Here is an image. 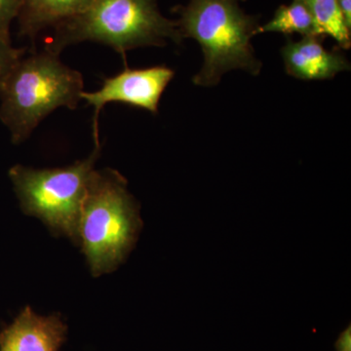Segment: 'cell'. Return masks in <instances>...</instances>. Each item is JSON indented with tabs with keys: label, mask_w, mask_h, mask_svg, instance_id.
Returning <instances> with one entry per match:
<instances>
[{
	"label": "cell",
	"mask_w": 351,
	"mask_h": 351,
	"mask_svg": "<svg viewBox=\"0 0 351 351\" xmlns=\"http://www.w3.org/2000/svg\"><path fill=\"white\" fill-rule=\"evenodd\" d=\"M117 171L93 170L78 221L82 244L94 276L117 269L137 242L143 228L140 206Z\"/></svg>",
	"instance_id": "obj_1"
},
{
	"label": "cell",
	"mask_w": 351,
	"mask_h": 351,
	"mask_svg": "<svg viewBox=\"0 0 351 351\" xmlns=\"http://www.w3.org/2000/svg\"><path fill=\"white\" fill-rule=\"evenodd\" d=\"M82 73L69 68L59 55L44 49L24 55L0 89V120L11 142L22 144L51 112L75 110L84 91Z\"/></svg>",
	"instance_id": "obj_2"
},
{
	"label": "cell",
	"mask_w": 351,
	"mask_h": 351,
	"mask_svg": "<svg viewBox=\"0 0 351 351\" xmlns=\"http://www.w3.org/2000/svg\"><path fill=\"white\" fill-rule=\"evenodd\" d=\"M44 49L60 55L75 44L94 41L110 46L126 61L138 47H163L182 38L176 21L164 17L156 0H94L86 10L53 27Z\"/></svg>",
	"instance_id": "obj_3"
},
{
	"label": "cell",
	"mask_w": 351,
	"mask_h": 351,
	"mask_svg": "<svg viewBox=\"0 0 351 351\" xmlns=\"http://www.w3.org/2000/svg\"><path fill=\"white\" fill-rule=\"evenodd\" d=\"M182 39L197 41L204 64L193 77L198 86L218 84L221 76L232 69H243L258 75L262 63L256 58L251 39L258 34V19L247 15L239 0H189L175 9Z\"/></svg>",
	"instance_id": "obj_4"
},
{
	"label": "cell",
	"mask_w": 351,
	"mask_h": 351,
	"mask_svg": "<svg viewBox=\"0 0 351 351\" xmlns=\"http://www.w3.org/2000/svg\"><path fill=\"white\" fill-rule=\"evenodd\" d=\"M101 154V145L83 160L54 169L13 166L9 170L23 211L36 217L52 232L77 242L78 221L88 180Z\"/></svg>",
	"instance_id": "obj_5"
},
{
	"label": "cell",
	"mask_w": 351,
	"mask_h": 351,
	"mask_svg": "<svg viewBox=\"0 0 351 351\" xmlns=\"http://www.w3.org/2000/svg\"><path fill=\"white\" fill-rule=\"evenodd\" d=\"M175 71L166 66L145 69L126 68L104 80L100 89L82 92V100L94 108L93 135L99 142L98 119L101 108L110 103H122L156 114L161 97L172 82Z\"/></svg>",
	"instance_id": "obj_6"
},
{
	"label": "cell",
	"mask_w": 351,
	"mask_h": 351,
	"mask_svg": "<svg viewBox=\"0 0 351 351\" xmlns=\"http://www.w3.org/2000/svg\"><path fill=\"white\" fill-rule=\"evenodd\" d=\"M66 331L59 315H38L27 306L0 332V351H59Z\"/></svg>",
	"instance_id": "obj_7"
},
{
	"label": "cell",
	"mask_w": 351,
	"mask_h": 351,
	"mask_svg": "<svg viewBox=\"0 0 351 351\" xmlns=\"http://www.w3.org/2000/svg\"><path fill=\"white\" fill-rule=\"evenodd\" d=\"M322 38L304 36L302 40L288 39L281 50L286 73L298 80H332L341 71H350V64L339 51L328 50Z\"/></svg>",
	"instance_id": "obj_8"
},
{
	"label": "cell",
	"mask_w": 351,
	"mask_h": 351,
	"mask_svg": "<svg viewBox=\"0 0 351 351\" xmlns=\"http://www.w3.org/2000/svg\"><path fill=\"white\" fill-rule=\"evenodd\" d=\"M94 0H23L17 20L20 36L34 43L39 32L86 10Z\"/></svg>",
	"instance_id": "obj_9"
},
{
	"label": "cell",
	"mask_w": 351,
	"mask_h": 351,
	"mask_svg": "<svg viewBox=\"0 0 351 351\" xmlns=\"http://www.w3.org/2000/svg\"><path fill=\"white\" fill-rule=\"evenodd\" d=\"M308 9L315 27V36H330L341 49H350V29L346 25L338 0H299Z\"/></svg>",
	"instance_id": "obj_10"
},
{
	"label": "cell",
	"mask_w": 351,
	"mask_h": 351,
	"mask_svg": "<svg viewBox=\"0 0 351 351\" xmlns=\"http://www.w3.org/2000/svg\"><path fill=\"white\" fill-rule=\"evenodd\" d=\"M263 32H280L287 36L299 34L304 38L316 36L313 16L306 6L299 0H294L290 5L279 7L274 18L258 27V34Z\"/></svg>",
	"instance_id": "obj_11"
},
{
	"label": "cell",
	"mask_w": 351,
	"mask_h": 351,
	"mask_svg": "<svg viewBox=\"0 0 351 351\" xmlns=\"http://www.w3.org/2000/svg\"><path fill=\"white\" fill-rule=\"evenodd\" d=\"M24 55V48L14 47L11 40L0 38V89L11 69Z\"/></svg>",
	"instance_id": "obj_12"
},
{
	"label": "cell",
	"mask_w": 351,
	"mask_h": 351,
	"mask_svg": "<svg viewBox=\"0 0 351 351\" xmlns=\"http://www.w3.org/2000/svg\"><path fill=\"white\" fill-rule=\"evenodd\" d=\"M23 0H0V38L11 40L10 27L19 15Z\"/></svg>",
	"instance_id": "obj_13"
},
{
	"label": "cell",
	"mask_w": 351,
	"mask_h": 351,
	"mask_svg": "<svg viewBox=\"0 0 351 351\" xmlns=\"http://www.w3.org/2000/svg\"><path fill=\"white\" fill-rule=\"evenodd\" d=\"M337 351H351V330L350 326L341 332L336 343Z\"/></svg>",
	"instance_id": "obj_14"
},
{
	"label": "cell",
	"mask_w": 351,
	"mask_h": 351,
	"mask_svg": "<svg viewBox=\"0 0 351 351\" xmlns=\"http://www.w3.org/2000/svg\"><path fill=\"white\" fill-rule=\"evenodd\" d=\"M338 2L346 25L351 31V0H338Z\"/></svg>",
	"instance_id": "obj_15"
}]
</instances>
